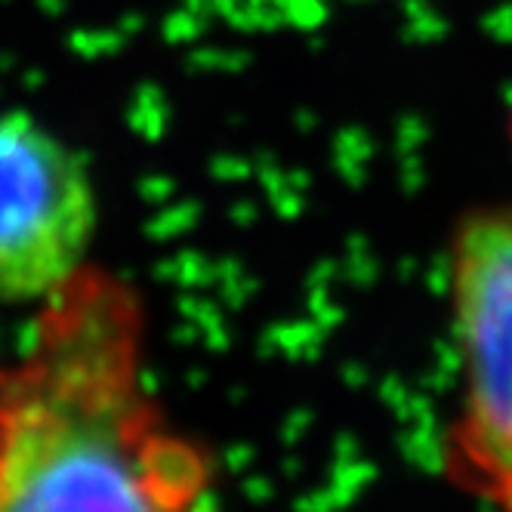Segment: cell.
Segmentation results:
<instances>
[{
    "instance_id": "6da1fadb",
    "label": "cell",
    "mask_w": 512,
    "mask_h": 512,
    "mask_svg": "<svg viewBox=\"0 0 512 512\" xmlns=\"http://www.w3.org/2000/svg\"><path fill=\"white\" fill-rule=\"evenodd\" d=\"M145 309L87 263L34 306L28 340L0 364V512L189 509L213 463L167 429L142 377Z\"/></svg>"
},
{
    "instance_id": "7a4b0ae2",
    "label": "cell",
    "mask_w": 512,
    "mask_h": 512,
    "mask_svg": "<svg viewBox=\"0 0 512 512\" xmlns=\"http://www.w3.org/2000/svg\"><path fill=\"white\" fill-rule=\"evenodd\" d=\"M460 408L445 472L460 491L512 509V204L463 213L448 241Z\"/></svg>"
},
{
    "instance_id": "3957f363",
    "label": "cell",
    "mask_w": 512,
    "mask_h": 512,
    "mask_svg": "<svg viewBox=\"0 0 512 512\" xmlns=\"http://www.w3.org/2000/svg\"><path fill=\"white\" fill-rule=\"evenodd\" d=\"M99 201L84 158L28 112H0V306H38L87 263Z\"/></svg>"
},
{
    "instance_id": "277c9868",
    "label": "cell",
    "mask_w": 512,
    "mask_h": 512,
    "mask_svg": "<svg viewBox=\"0 0 512 512\" xmlns=\"http://www.w3.org/2000/svg\"><path fill=\"white\" fill-rule=\"evenodd\" d=\"M506 133H509V145H512V105H509V121H506Z\"/></svg>"
}]
</instances>
